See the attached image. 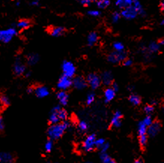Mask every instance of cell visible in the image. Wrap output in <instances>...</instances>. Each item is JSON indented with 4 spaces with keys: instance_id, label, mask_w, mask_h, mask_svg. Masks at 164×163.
Listing matches in <instances>:
<instances>
[{
    "instance_id": "5",
    "label": "cell",
    "mask_w": 164,
    "mask_h": 163,
    "mask_svg": "<svg viewBox=\"0 0 164 163\" xmlns=\"http://www.w3.org/2000/svg\"><path fill=\"white\" fill-rule=\"evenodd\" d=\"M86 80L88 85L92 88V89H96L100 87L101 84V78L100 76L95 73H90L86 77Z\"/></svg>"
},
{
    "instance_id": "2",
    "label": "cell",
    "mask_w": 164,
    "mask_h": 163,
    "mask_svg": "<svg viewBox=\"0 0 164 163\" xmlns=\"http://www.w3.org/2000/svg\"><path fill=\"white\" fill-rule=\"evenodd\" d=\"M17 30L15 27H9L8 29L0 30V42L8 44L12 41L13 38L17 35Z\"/></svg>"
},
{
    "instance_id": "16",
    "label": "cell",
    "mask_w": 164,
    "mask_h": 163,
    "mask_svg": "<svg viewBox=\"0 0 164 163\" xmlns=\"http://www.w3.org/2000/svg\"><path fill=\"white\" fill-rule=\"evenodd\" d=\"M14 155L8 152H1L0 153V163H14Z\"/></svg>"
},
{
    "instance_id": "36",
    "label": "cell",
    "mask_w": 164,
    "mask_h": 163,
    "mask_svg": "<svg viewBox=\"0 0 164 163\" xmlns=\"http://www.w3.org/2000/svg\"><path fill=\"white\" fill-rule=\"evenodd\" d=\"M143 123H144V124L146 125V126H150L153 123V119H152V117H151L150 115H148V116H146V117H145L144 119H143Z\"/></svg>"
},
{
    "instance_id": "19",
    "label": "cell",
    "mask_w": 164,
    "mask_h": 163,
    "mask_svg": "<svg viewBox=\"0 0 164 163\" xmlns=\"http://www.w3.org/2000/svg\"><path fill=\"white\" fill-rule=\"evenodd\" d=\"M40 59V57L38 53H31L28 54L27 57V64L29 65H35L39 62Z\"/></svg>"
},
{
    "instance_id": "60",
    "label": "cell",
    "mask_w": 164,
    "mask_h": 163,
    "mask_svg": "<svg viewBox=\"0 0 164 163\" xmlns=\"http://www.w3.org/2000/svg\"><path fill=\"white\" fill-rule=\"evenodd\" d=\"M55 163H57V162H55Z\"/></svg>"
},
{
    "instance_id": "29",
    "label": "cell",
    "mask_w": 164,
    "mask_h": 163,
    "mask_svg": "<svg viewBox=\"0 0 164 163\" xmlns=\"http://www.w3.org/2000/svg\"><path fill=\"white\" fill-rule=\"evenodd\" d=\"M0 104H1L2 106H5V107L9 106L11 104L10 99H9L8 97L5 94L0 95Z\"/></svg>"
},
{
    "instance_id": "37",
    "label": "cell",
    "mask_w": 164,
    "mask_h": 163,
    "mask_svg": "<svg viewBox=\"0 0 164 163\" xmlns=\"http://www.w3.org/2000/svg\"><path fill=\"white\" fill-rule=\"evenodd\" d=\"M87 14L89 16L94 17V18H98V17H100L101 15V12L99 10H90L87 12Z\"/></svg>"
},
{
    "instance_id": "47",
    "label": "cell",
    "mask_w": 164,
    "mask_h": 163,
    "mask_svg": "<svg viewBox=\"0 0 164 163\" xmlns=\"http://www.w3.org/2000/svg\"><path fill=\"white\" fill-rule=\"evenodd\" d=\"M34 90H35V88H34V87H28V88H27V93H29V94H31V93H32L33 92H34Z\"/></svg>"
},
{
    "instance_id": "44",
    "label": "cell",
    "mask_w": 164,
    "mask_h": 163,
    "mask_svg": "<svg viewBox=\"0 0 164 163\" xmlns=\"http://www.w3.org/2000/svg\"><path fill=\"white\" fill-rule=\"evenodd\" d=\"M5 122H4V120H3V118L0 116V132H2L3 130L5 129Z\"/></svg>"
},
{
    "instance_id": "43",
    "label": "cell",
    "mask_w": 164,
    "mask_h": 163,
    "mask_svg": "<svg viewBox=\"0 0 164 163\" xmlns=\"http://www.w3.org/2000/svg\"><path fill=\"white\" fill-rule=\"evenodd\" d=\"M109 144L106 142L105 144H104L103 147L100 148V150L101 151V153H107V151L108 150V149H109Z\"/></svg>"
},
{
    "instance_id": "25",
    "label": "cell",
    "mask_w": 164,
    "mask_h": 163,
    "mask_svg": "<svg viewBox=\"0 0 164 163\" xmlns=\"http://www.w3.org/2000/svg\"><path fill=\"white\" fill-rule=\"evenodd\" d=\"M160 48V45L158 44L157 42H152L149 43V44L147 47V50H148V53L151 54L153 53H156L159 51Z\"/></svg>"
},
{
    "instance_id": "4",
    "label": "cell",
    "mask_w": 164,
    "mask_h": 163,
    "mask_svg": "<svg viewBox=\"0 0 164 163\" xmlns=\"http://www.w3.org/2000/svg\"><path fill=\"white\" fill-rule=\"evenodd\" d=\"M61 69H62L63 74L68 78H72L76 74V67L73 63L70 61L65 60L61 65Z\"/></svg>"
},
{
    "instance_id": "10",
    "label": "cell",
    "mask_w": 164,
    "mask_h": 163,
    "mask_svg": "<svg viewBox=\"0 0 164 163\" xmlns=\"http://www.w3.org/2000/svg\"><path fill=\"white\" fill-rule=\"evenodd\" d=\"M88 86V83L85 78L82 76H76L73 79V87L76 89L82 90L86 88Z\"/></svg>"
},
{
    "instance_id": "53",
    "label": "cell",
    "mask_w": 164,
    "mask_h": 163,
    "mask_svg": "<svg viewBox=\"0 0 164 163\" xmlns=\"http://www.w3.org/2000/svg\"><path fill=\"white\" fill-rule=\"evenodd\" d=\"M20 0H18V1L16 3V5L17 6H20Z\"/></svg>"
},
{
    "instance_id": "7",
    "label": "cell",
    "mask_w": 164,
    "mask_h": 163,
    "mask_svg": "<svg viewBox=\"0 0 164 163\" xmlns=\"http://www.w3.org/2000/svg\"><path fill=\"white\" fill-rule=\"evenodd\" d=\"M121 15L125 20H132L135 19V18L139 15V14H138L137 10L136 9L135 7H134L133 5H131V6H129L128 7V8L122 10V12H121Z\"/></svg>"
},
{
    "instance_id": "32",
    "label": "cell",
    "mask_w": 164,
    "mask_h": 163,
    "mask_svg": "<svg viewBox=\"0 0 164 163\" xmlns=\"http://www.w3.org/2000/svg\"><path fill=\"white\" fill-rule=\"evenodd\" d=\"M122 15H121V12H115L113 13L111 16V20L113 23H117L120 20Z\"/></svg>"
},
{
    "instance_id": "21",
    "label": "cell",
    "mask_w": 164,
    "mask_h": 163,
    "mask_svg": "<svg viewBox=\"0 0 164 163\" xmlns=\"http://www.w3.org/2000/svg\"><path fill=\"white\" fill-rule=\"evenodd\" d=\"M98 38H99V37H98V33L95 32H92L89 33L88 37H87V44L90 47L94 46L98 42Z\"/></svg>"
},
{
    "instance_id": "27",
    "label": "cell",
    "mask_w": 164,
    "mask_h": 163,
    "mask_svg": "<svg viewBox=\"0 0 164 163\" xmlns=\"http://www.w3.org/2000/svg\"><path fill=\"white\" fill-rule=\"evenodd\" d=\"M110 1L109 0H97L96 5L99 9L107 8L110 5Z\"/></svg>"
},
{
    "instance_id": "51",
    "label": "cell",
    "mask_w": 164,
    "mask_h": 163,
    "mask_svg": "<svg viewBox=\"0 0 164 163\" xmlns=\"http://www.w3.org/2000/svg\"><path fill=\"white\" fill-rule=\"evenodd\" d=\"M151 104H152V105H153V106L155 105V104H157V102L155 100H153V101H152V102H151Z\"/></svg>"
},
{
    "instance_id": "17",
    "label": "cell",
    "mask_w": 164,
    "mask_h": 163,
    "mask_svg": "<svg viewBox=\"0 0 164 163\" xmlns=\"http://www.w3.org/2000/svg\"><path fill=\"white\" fill-rule=\"evenodd\" d=\"M48 32L53 37H60L65 35L66 29L62 27H53L50 28Z\"/></svg>"
},
{
    "instance_id": "11",
    "label": "cell",
    "mask_w": 164,
    "mask_h": 163,
    "mask_svg": "<svg viewBox=\"0 0 164 163\" xmlns=\"http://www.w3.org/2000/svg\"><path fill=\"white\" fill-rule=\"evenodd\" d=\"M61 108V105H56L52 109L49 116V123H50V125L56 124V123H61V120L59 117V114H58V111H59V110Z\"/></svg>"
},
{
    "instance_id": "31",
    "label": "cell",
    "mask_w": 164,
    "mask_h": 163,
    "mask_svg": "<svg viewBox=\"0 0 164 163\" xmlns=\"http://www.w3.org/2000/svg\"><path fill=\"white\" fill-rule=\"evenodd\" d=\"M113 48L115 51H124V44L121 42H115L113 44Z\"/></svg>"
},
{
    "instance_id": "38",
    "label": "cell",
    "mask_w": 164,
    "mask_h": 163,
    "mask_svg": "<svg viewBox=\"0 0 164 163\" xmlns=\"http://www.w3.org/2000/svg\"><path fill=\"white\" fill-rule=\"evenodd\" d=\"M106 141L104 138H97L96 142H95V147L98 148V149H100L105 144Z\"/></svg>"
},
{
    "instance_id": "9",
    "label": "cell",
    "mask_w": 164,
    "mask_h": 163,
    "mask_svg": "<svg viewBox=\"0 0 164 163\" xmlns=\"http://www.w3.org/2000/svg\"><path fill=\"white\" fill-rule=\"evenodd\" d=\"M26 65L22 62V59L20 57L16 58L15 62H14V65H13V71H14V74L16 76H22L25 74L26 73Z\"/></svg>"
},
{
    "instance_id": "55",
    "label": "cell",
    "mask_w": 164,
    "mask_h": 163,
    "mask_svg": "<svg viewBox=\"0 0 164 163\" xmlns=\"http://www.w3.org/2000/svg\"><path fill=\"white\" fill-rule=\"evenodd\" d=\"M161 25L164 26V19H163V20H162V21H161Z\"/></svg>"
},
{
    "instance_id": "46",
    "label": "cell",
    "mask_w": 164,
    "mask_h": 163,
    "mask_svg": "<svg viewBox=\"0 0 164 163\" xmlns=\"http://www.w3.org/2000/svg\"><path fill=\"white\" fill-rule=\"evenodd\" d=\"M111 87L113 88V89H114V90L115 91V93H117V92H118V89H119L118 85V84H117L116 83H113V84H112Z\"/></svg>"
},
{
    "instance_id": "52",
    "label": "cell",
    "mask_w": 164,
    "mask_h": 163,
    "mask_svg": "<svg viewBox=\"0 0 164 163\" xmlns=\"http://www.w3.org/2000/svg\"><path fill=\"white\" fill-rule=\"evenodd\" d=\"M134 163H142V162L140 159H138V160H136Z\"/></svg>"
},
{
    "instance_id": "3",
    "label": "cell",
    "mask_w": 164,
    "mask_h": 163,
    "mask_svg": "<svg viewBox=\"0 0 164 163\" xmlns=\"http://www.w3.org/2000/svg\"><path fill=\"white\" fill-rule=\"evenodd\" d=\"M128 58V53L124 51H114L111 52L107 56V61L112 64H118V63H123Z\"/></svg>"
},
{
    "instance_id": "56",
    "label": "cell",
    "mask_w": 164,
    "mask_h": 163,
    "mask_svg": "<svg viewBox=\"0 0 164 163\" xmlns=\"http://www.w3.org/2000/svg\"><path fill=\"white\" fill-rule=\"evenodd\" d=\"M163 113H164V107H163Z\"/></svg>"
},
{
    "instance_id": "45",
    "label": "cell",
    "mask_w": 164,
    "mask_h": 163,
    "mask_svg": "<svg viewBox=\"0 0 164 163\" xmlns=\"http://www.w3.org/2000/svg\"><path fill=\"white\" fill-rule=\"evenodd\" d=\"M29 5L31 6H38L40 5V0H31Z\"/></svg>"
},
{
    "instance_id": "57",
    "label": "cell",
    "mask_w": 164,
    "mask_h": 163,
    "mask_svg": "<svg viewBox=\"0 0 164 163\" xmlns=\"http://www.w3.org/2000/svg\"><path fill=\"white\" fill-rule=\"evenodd\" d=\"M78 1H79V2H80H80H81V1H82V0H78Z\"/></svg>"
},
{
    "instance_id": "1",
    "label": "cell",
    "mask_w": 164,
    "mask_h": 163,
    "mask_svg": "<svg viewBox=\"0 0 164 163\" xmlns=\"http://www.w3.org/2000/svg\"><path fill=\"white\" fill-rule=\"evenodd\" d=\"M69 126H70V123L67 121L50 125L47 129V135L52 140L59 139L68 130Z\"/></svg>"
},
{
    "instance_id": "39",
    "label": "cell",
    "mask_w": 164,
    "mask_h": 163,
    "mask_svg": "<svg viewBox=\"0 0 164 163\" xmlns=\"http://www.w3.org/2000/svg\"><path fill=\"white\" fill-rule=\"evenodd\" d=\"M154 106L152 105V104H148V105H146L144 108V112L147 114V115H150V114H152L153 113V111H154Z\"/></svg>"
},
{
    "instance_id": "6",
    "label": "cell",
    "mask_w": 164,
    "mask_h": 163,
    "mask_svg": "<svg viewBox=\"0 0 164 163\" xmlns=\"http://www.w3.org/2000/svg\"><path fill=\"white\" fill-rule=\"evenodd\" d=\"M73 86V79L68 77L65 76V74H62L60 78H59V80L57 83V87L58 89L60 90L65 91L67 89H68L69 88H70Z\"/></svg>"
},
{
    "instance_id": "40",
    "label": "cell",
    "mask_w": 164,
    "mask_h": 163,
    "mask_svg": "<svg viewBox=\"0 0 164 163\" xmlns=\"http://www.w3.org/2000/svg\"><path fill=\"white\" fill-rule=\"evenodd\" d=\"M147 141H148V137H147V135H142L139 137V144H140V145L142 146V147L146 145Z\"/></svg>"
},
{
    "instance_id": "18",
    "label": "cell",
    "mask_w": 164,
    "mask_h": 163,
    "mask_svg": "<svg viewBox=\"0 0 164 163\" xmlns=\"http://www.w3.org/2000/svg\"><path fill=\"white\" fill-rule=\"evenodd\" d=\"M56 97L61 105L65 106L68 104L69 100V95L66 93V92L62 90L58 92L56 94Z\"/></svg>"
},
{
    "instance_id": "35",
    "label": "cell",
    "mask_w": 164,
    "mask_h": 163,
    "mask_svg": "<svg viewBox=\"0 0 164 163\" xmlns=\"http://www.w3.org/2000/svg\"><path fill=\"white\" fill-rule=\"evenodd\" d=\"M53 148V142L52 140H48L46 142L45 144H44V149H45L46 152L47 153H50V152L52 151Z\"/></svg>"
},
{
    "instance_id": "48",
    "label": "cell",
    "mask_w": 164,
    "mask_h": 163,
    "mask_svg": "<svg viewBox=\"0 0 164 163\" xmlns=\"http://www.w3.org/2000/svg\"><path fill=\"white\" fill-rule=\"evenodd\" d=\"M160 9H161L162 12H164V0H163V1L160 3Z\"/></svg>"
},
{
    "instance_id": "14",
    "label": "cell",
    "mask_w": 164,
    "mask_h": 163,
    "mask_svg": "<svg viewBox=\"0 0 164 163\" xmlns=\"http://www.w3.org/2000/svg\"><path fill=\"white\" fill-rule=\"evenodd\" d=\"M160 129H161V125L159 122H153L152 124L148 127V135L151 137H155L160 132Z\"/></svg>"
},
{
    "instance_id": "58",
    "label": "cell",
    "mask_w": 164,
    "mask_h": 163,
    "mask_svg": "<svg viewBox=\"0 0 164 163\" xmlns=\"http://www.w3.org/2000/svg\"><path fill=\"white\" fill-rule=\"evenodd\" d=\"M85 163H92V162H85Z\"/></svg>"
},
{
    "instance_id": "30",
    "label": "cell",
    "mask_w": 164,
    "mask_h": 163,
    "mask_svg": "<svg viewBox=\"0 0 164 163\" xmlns=\"http://www.w3.org/2000/svg\"><path fill=\"white\" fill-rule=\"evenodd\" d=\"M100 159H101L103 163H116L113 159L109 157V155L107 153H100Z\"/></svg>"
},
{
    "instance_id": "26",
    "label": "cell",
    "mask_w": 164,
    "mask_h": 163,
    "mask_svg": "<svg viewBox=\"0 0 164 163\" xmlns=\"http://www.w3.org/2000/svg\"><path fill=\"white\" fill-rule=\"evenodd\" d=\"M138 135L142 136V135H147L148 134V126H146L142 121L139 122V124H138Z\"/></svg>"
},
{
    "instance_id": "15",
    "label": "cell",
    "mask_w": 164,
    "mask_h": 163,
    "mask_svg": "<svg viewBox=\"0 0 164 163\" xmlns=\"http://www.w3.org/2000/svg\"><path fill=\"white\" fill-rule=\"evenodd\" d=\"M122 114L120 110H116L111 120V125L115 128H119L122 125Z\"/></svg>"
},
{
    "instance_id": "49",
    "label": "cell",
    "mask_w": 164,
    "mask_h": 163,
    "mask_svg": "<svg viewBox=\"0 0 164 163\" xmlns=\"http://www.w3.org/2000/svg\"><path fill=\"white\" fill-rule=\"evenodd\" d=\"M158 44H159L160 46H163L164 45V38L160 39L159 42H158Z\"/></svg>"
},
{
    "instance_id": "41",
    "label": "cell",
    "mask_w": 164,
    "mask_h": 163,
    "mask_svg": "<svg viewBox=\"0 0 164 163\" xmlns=\"http://www.w3.org/2000/svg\"><path fill=\"white\" fill-rule=\"evenodd\" d=\"M97 0H82L81 2H80V3H81L82 5H83V6H89V5H92V3H96Z\"/></svg>"
},
{
    "instance_id": "50",
    "label": "cell",
    "mask_w": 164,
    "mask_h": 163,
    "mask_svg": "<svg viewBox=\"0 0 164 163\" xmlns=\"http://www.w3.org/2000/svg\"><path fill=\"white\" fill-rule=\"evenodd\" d=\"M24 75H25L26 78H29V77L31 75V72H26Z\"/></svg>"
},
{
    "instance_id": "54",
    "label": "cell",
    "mask_w": 164,
    "mask_h": 163,
    "mask_svg": "<svg viewBox=\"0 0 164 163\" xmlns=\"http://www.w3.org/2000/svg\"><path fill=\"white\" fill-rule=\"evenodd\" d=\"M133 88H134L133 87H131V86H130V87H128V89H130V90H133Z\"/></svg>"
},
{
    "instance_id": "24",
    "label": "cell",
    "mask_w": 164,
    "mask_h": 163,
    "mask_svg": "<svg viewBox=\"0 0 164 163\" xmlns=\"http://www.w3.org/2000/svg\"><path fill=\"white\" fill-rule=\"evenodd\" d=\"M31 26V21L28 19H22L18 21V23L16 24V27H18L20 29H27Z\"/></svg>"
},
{
    "instance_id": "23",
    "label": "cell",
    "mask_w": 164,
    "mask_h": 163,
    "mask_svg": "<svg viewBox=\"0 0 164 163\" xmlns=\"http://www.w3.org/2000/svg\"><path fill=\"white\" fill-rule=\"evenodd\" d=\"M133 5L137 10L139 15L142 17V18L146 17V12H145L144 8H143L142 5L139 0H133Z\"/></svg>"
},
{
    "instance_id": "20",
    "label": "cell",
    "mask_w": 164,
    "mask_h": 163,
    "mask_svg": "<svg viewBox=\"0 0 164 163\" xmlns=\"http://www.w3.org/2000/svg\"><path fill=\"white\" fill-rule=\"evenodd\" d=\"M115 96V91L111 87H107L104 91V99L106 102H109L114 99Z\"/></svg>"
},
{
    "instance_id": "8",
    "label": "cell",
    "mask_w": 164,
    "mask_h": 163,
    "mask_svg": "<svg viewBox=\"0 0 164 163\" xmlns=\"http://www.w3.org/2000/svg\"><path fill=\"white\" fill-rule=\"evenodd\" d=\"M96 136L95 135L91 134L85 138L83 143V149L85 152L92 151L95 147V142H96Z\"/></svg>"
},
{
    "instance_id": "42",
    "label": "cell",
    "mask_w": 164,
    "mask_h": 163,
    "mask_svg": "<svg viewBox=\"0 0 164 163\" xmlns=\"http://www.w3.org/2000/svg\"><path fill=\"white\" fill-rule=\"evenodd\" d=\"M133 59H130V58H127V59L123 62V65H124V66L126 67H130L132 65H133Z\"/></svg>"
},
{
    "instance_id": "33",
    "label": "cell",
    "mask_w": 164,
    "mask_h": 163,
    "mask_svg": "<svg viewBox=\"0 0 164 163\" xmlns=\"http://www.w3.org/2000/svg\"><path fill=\"white\" fill-rule=\"evenodd\" d=\"M78 129H79L81 132H85V131L88 130L89 129L88 123L84 120L80 121V123H78Z\"/></svg>"
},
{
    "instance_id": "12",
    "label": "cell",
    "mask_w": 164,
    "mask_h": 163,
    "mask_svg": "<svg viewBox=\"0 0 164 163\" xmlns=\"http://www.w3.org/2000/svg\"><path fill=\"white\" fill-rule=\"evenodd\" d=\"M100 78H101V83L107 87L112 85V84L113 83V75L110 71H105L102 73Z\"/></svg>"
},
{
    "instance_id": "13",
    "label": "cell",
    "mask_w": 164,
    "mask_h": 163,
    "mask_svg": "<svg viewBox=\"0 0 164 163\" xmlns=\"http://www.w3.org/2000/svg\"><path fill=\"white\" fill-rule=\"evenodd\" d=\"M35 94L39 99L45 98L50 94V90L45 86H38L35 88Z\"/></svg>"
},
{
    "instance_id": "34",
    "label": "cell",
    "mask_w": 164,
    "mask_h": 163,
    "mask_svg": "<svg viewBox=\"0 0 164 163\" xmlns=\"http://www.w3.org/2000/svg\"><path fill=\"white\" fill-rule=\"evenodd\" d=\"M94 100H95V95H94V93H90L87 95L85 102H86V104L88 105H90V104H92L94 102Z\"/></svg>"
},
{
    "instance_id": "59",
    "label": "cell",
    "mask_w": 164,
    "mask_h": 163,
    "mask_svg": "<svg viewBox=\"0 0 164 163\" xmlns=\"http://www.w3.org/2000/svg\"><path fill=\"white\" fill-rule=\"evenodd\" d=\"M12 1H14V0H12Z\"/></svg>"
},
{
    "instance_id": "22",
    "label": "cell",
    "mask_w": 164,
    "mask_h": 163,
    "mask_svg": "<svg viewBox=\"0 0 164 163\" xmlns=\"http://www.w3.org/2000/svg\"><path fill=\"white\" fill-rule=\"evenodd\" d=\"M115 5L119 9L123 10V9L133 5V0H116L115 1Z\"/></svg>"
},
{
    "instance_id": "28",
    "label": "cell",
    "mask_w": 164,
    "mask_h": 163,
    "mask_svg": "<svg viewBox=\"0 0 164 163\" xmlns=\"http://www.w3.org/2000/svg\"><path fill=\"white\" fill-rule=\"evenodd\" d=\"M129 101L133 105H139L141 103V99L137 94H130L129 96Z\"/></svg>"
}]
</instances>
